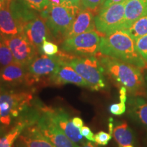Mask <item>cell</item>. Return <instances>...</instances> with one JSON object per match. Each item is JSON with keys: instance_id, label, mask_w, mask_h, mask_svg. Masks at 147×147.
<instances>
[{"instance_id": "cell-1", "label": "cell", "mask_w": 147, "mask_h": 147, "mask_svg": "<svg viewBox=\"0 0 147 147\" xmlns=\"http://www.w3.org/2000/svg\"><path fill=\"white\" fill-rule=\"evenodd\" d=\"M96 57L106 74L119 87L123 86L132 96H145L146 84L142 69L117 59L102 55Z\"/></svg>"}, {"instance_id": "cell-2", "label": "cell", "mask_w": 147, "mask_h": 147, "mask_svg": "<svg viewBox=\"0 0 147 147\" xmlns=\"http://www.w3.org/2000/svg\"><path fill=\"white\" fill-rule=\"evenodd\" d=\"M100 52L140 69L147 68L146 64L138 52L136 41L126 29H119L101 37Z\"/></svg>"}, {"instance_id": "cell-3", "label": "cell", "mask_w": 147, "mask_h": 147, "mask_svg": "<svg viewBox=\"0 0 147 147\" xmlns=\"http://www.w3.org/2000/svg\"><path fill=\"white\" fill-rule=\"evenodd\" d=\"M33 93L28 90L0 89V124L10 126L32 107Z\"/></svg>"}, {"instance_id": "cell-4", "label": "cell", "mask_w": 147, "mask_h": 147, "mask_svg": "<svg viewBox=\"0 0 147 147\" xmlns=\"http://www.w3.org/2000/svg\"><path fill=\"white\" fill-rule=\"evenodd\" d=\"M64 61H67V55L63 51L53 56L42 53L34 58L27 66L31 87L37 84H50L51 78Z\"/></svg>"}, {"instance_id": "cell-5", "label": "cell", "mask_w": 147, "mask_h": 147, "mask_svg": "<svg viewBox=\"0 0 147 147\" xmlns=\"http://www.w3.org/2000/svg\"><path fill=\"white\" fill-rule=\"evenodd\" d=\"M67 63L89 84L90 89L100 91L106 88L104 71L96 56H73Z\"/></svg>"}, {"instance_id": "cell-6", "label": "cell", "mask_w": 147, "mask_h": 147, "mask_svg": "<svg viewBox=\"0 0 147 147\" xmlns=\"http://www.w3.org/2000/svg\"><path fill=\"white\" fill-rule=\"evenodd\" d=\"M80 7L71 3H61L54 5L50 3V10L46 23L50 32L55 38H65L77 14Z\"/></svg>"}, {"instance_id": "cell-7", "label": "cell", "mask_w": 147, "mask_h": 147, "mask_svg": "<svg viewBox=\"0 0 147 147\" xmlns=\"http://www.w3.org/2000/svg\"><path fill=\"white\" fill-rule=\"evenodd\" d=\"M101 37L93 30L65 38L62 42V51L78 57L96 56L100 52Z\"/></svg>"}, {"instance_id": "cell-8", "label": "cell", "mask_w": 147, "mask_h": 147, "mask_svg": "<svg viewBox=\"0 0 147 147\" xmlns=\"http://www.w3.org/2000/svg\"><path fill=\"white\" fill-rule=\"evenodd\" d=\"M125 4V1L101 8L99 13L95 16L97 32L105 36L119 29H123Z\"/></svg>"}, {"instance_id": "cell-9", "label": "cell", "mask_w": 147, "mask_h": 147, "mask_svg": "<svg viewBox=\"0 0 147 147\" xmlns=\"http://www.w3.org/2000/svg\"><path fill=\"white\" fill-rule=\"evenodd\" d=\"M37 105L38 108H36L34 123L55 147H80L71 141L47 114L40 110L38 104Z\"/></svg>"}, {"instance_id": "cell-10", "label": "cell", "mask_w": 147, "mask_h": 147, "mask_svg": "<svg viewBox=\"0 0 147 147\" xmlns=\"http://www.w3.org/2000/svg\"><path fill=\"white\" fill-rule=\"evenodd\" d=\"M38 106L40 110L47 114L71 141L80 145L87 142L83 138L80 130L73 124L72 119L65 110L59 108L42 106V104H38Z\"/></svg>"}, {"instance_id": "cell-11", "label": "cell", "mask_w": 147, "mask_h": 147, "mask_svg": "<svg viewBox=\"0 0 147 147\" xmlns=\"http://www.w3.org/2000/svg\"><path fill=\"white\" fill-rule=\"evenodd\" d=\"M3 40L12 52L15 62L24 66L27 67L40 54L23 33Z\"/></svg>"}, {"instance_id": "cell-12", "label": "cell", "mask_w": 147, "mask_h": 147, "mask_svg": "<svg viewBox=\"0 0 147 147\" xmlns=\"http://www.w3.org/2000/svg\"><path fill=\"white\" fill-rule=\"evenodd\" d=\"M30 87L26 66L14 62L0 69V89Z\"/></svg>"}, {"instance_id": "cell-13", "label": "cell", "mask_w": 147, "mask_h": 147, "mask_svg": "<svg viewBox=\"0 0 147 147\" xmlns=\"http://www.w3.org/2000/svg\"><path fill=\"white\" fill-rule=\"evenodd\" d=\"M66 84H72L90 89L89 84L66 61H64L51 78L50 84L53 86H61Z\"/></svg>"}, {"instance_id": "cell-14", "label": "cell", "mask_w": 147, "mask_h": 147, "mask_svg": "<svg viewBox=\"0 0 147 147\" xmlns=\"http://www.w3.org/2000/svg\"><path fill=\"white\" fill-rule=\"evenodd\" d=\"M48 29L46 21L41 16L29 22L24 27L23 34L40 54H42L41 47L44 40L49 37Z\"/></svg>"}, {"instance_id": "cell-15", "label": "cell", "mask_w": 147, "mask_h": 147, "mask_svg": "<svg viewBox=\"0 0 147 147\" xmlns=\"http://www.w3.org/2000/svg\"><path fill=\"white\" fill-rule=\"evenodd\" d=\"M16 143L21 147H55L40 131L35 123L25 128Z\"/></svg>"}, {"instance_id": "cell-16", "label": "cell", "mask_w": 147, "mask_h": 147, "mask_svg": "<svg viewBox=\"0 0 147 147\" xmlns=\"http://www.w3.org/2000/svg\"><path fill=\"white\" fill-rule=\"evenodd\" d=\"M95 16L93 12L84 8L80 10L77 14L65 38L91 32L95 30Z\"/></svg>"}, {"instance_id": "cell-17", "label": "cell", "mask_w": 147, "mask_h": 147, "mask_svg": "<svg viewBox=\"0 0 147 147\" xmlns=\"http://www.w3.org/2000/svg\"><path fill=\"white\" fill-rule=\"evenodd\" d=\"M9 8L23 32L24 27L29 22L38 17L35 10L31 8L25 0H11Z\"/></svg>"}, {"instance_id": "cell-18", "label": "cell", "mask_w": 147, "mask_h": 147, "mask_svg": "<svg viewBox=\"0 0 147 147\" xmlns=\"http://www.w3.org/2000/svg\"><path fill=\"white\" fill-rule=\"evenodd\" d=\"M147 15V0H126L123 29H127L138 19Z\"/></svg>"}, {"instance_id": "cell-19", "label": "cell", "mask_w": 147, "mask_h": 147, "mask_svg": "<svg viewBox=\"0 0 147 147\" xmlns=\"http://www.w3.org/2000/svg\"><path fill=\"white\" fill-rule=\"evenodd\" d=\"M23 33L11 13L9 5H2L0 8V36L8 38Z\"/></svg>"}, {"instance_id": "cell-20", "label": "cell", "mask_w": 147, "mask_h": 147, "mask_svg": "<svg viewBox=\"0 0 147 147\" xmlns=\"http://www.w3.org/2000/svg\"><path fill=\"white\" fill-rule=\"evenodd\" d=\"M128 115L147 129V101L141 96H132L128 102Z\"/></svg>"}, {"instance_id": "cell-21", "label": "cell", "mask_w": 147, "mask_h": 147, "mask_svg": "<svg viewBox=\"0 0 147 147\" xmlns=\"http://www.w3.org/2000/svg\"><path fill=\"white\" fill-rule=\"evenodd\" d=\"M113 135L119 147L135 144L136 136L134 132L125 122L117 125L114 128Z\"/></svg>"}, {"instance_id": "cell-22", "label": "cell", "mask_w": 147, "mask_h": 147, "mask_svg": "<svg viewBox=\"0 0 147 147\" xmlns=\"http://www.w3.org/2000/svg\"><path fill=\"white\" fill-rule=\"evenodd\" d=\"M32 123L26 117H21L13 127L3 137L0 138V147H12L25 128Z\"/></svg>"}, {"instance_id": "cell-23", "label": "cell", "mask_w": 147, "mask_h": 147, "mask_svg": "<svg viewBox=\"0 0 147 147\" xmlns=\"http://www.w3.org/2000/svg\"><path fill=\"white\" fill-rule=\"evenodd\" d=\"M126 30L135 41L141 37L146 36L147 35V15L138 19Z\"/></svg>"}, {"instance_id": "cell-24", "label": "cell", "mask_w": 147, "mask_h": 147, "mask_svg": "<svg viewBox=\"0 0 147 147\" xmlns=\"http://www.w3.org/2000/svg\"><path fill=\"white\" fill-rule=\"evenodd\" d=\"M15 62L10 49L0 36V69Z\"/></svg>"}, {"instance_id": "cell-25", "label": "cell", "mask_w": 147, "mask_h": 147, "mask_svg": "<svg viewBox=\"0 0 147 147\" xmlns=\"http://www.w3.org/2000/svg\"><path fill=\"white\" fill-rule=\"evenodd\" d=\"M136 47L147 66V35L136 40Z\"/></svg>"}, {"instance_id": "cell-26", "label": "cell", "mask_w": 147, "mask_h": 147, "mask_svg": "<svg viewBox=\"0 0 147 147\" xmlns=\"http://www.w3.org/2000/svg\"><path fill=\"white\" fill-rule=\"evenodd\" d=\"M59 47L56 44L49 41L47 39L44 40L41 47L42 54H45L48 56H53L59 53Z\"/></svg>"}, {"instance_id": "cell-27", "label": "cell", "mask_w": 147, "mask_h": 147, "mask_svg": "<svg viewBox=\"0 0 147 147\" xmlns=\"http://www.w3.org/2000/svg\"><path fill=\"white\" fill-rule=\"evenodd\" d=\"M106 0H81V4L84 8L89 10H95L102 5Z\"/></svg>"}, {"instance_id": "cell-28", "label": "cell", "mask_w": 147, "mask_h": 147, "mask_svg": "<svg viewBox=\"0 0 147 147\" xmlns=\"http://www.w3.org/2000/svg\"><path fill=\"white\" fill-rule=\"evenodd\" d=\"M32 9L41 12L50 5L49 0H25Z\"/></svg>"}, {"instance_id": "cell-29", "label": "cell", "mask_w": 147, "mask_h": 147, "mask_svg": "<svg viewBox=\"0 0 147 147\" xmlns=\"http://www.w3.org/2000/svg\"><path fill=\"white\" fill-rule=\"evenodd\" d=\"M112 139V135L105 131H99L95 135V142L97 144L106 146L108 144L109 141Z\"/></svg>"}, {"instance_id": "cell-30", "label": "cell", "mask_w": 147, "mask_h": 147, "mask_svg": "<svg viewBox=\"0 0 147 147\" xmlns=\"http://www.w3.org/2000/svg\"><path fill=\"white\" fill-rule=\"evenodd\" d=\"M109 111L113 115L116 116H121L125 113L126 105L125 103L120 102L118 104H113L109 107Z\"/></svg>"}, {"instance_id": "cell-31", "label": "cell", "mask_w": 147, "mask_h": 147, "mask_svg": "<svg viewBox=\"0 0 147 147\" xmlns=\"http://www.w3.org/2000/svg\"><path fill=\"white\" fill-rule=\"evenodd\" d=\"M80 133H81L82 136L88 140L91 141V142H95V135L93 134V132L91 130L89 127L87 126H83L80 129Z\"/></svg>"}, {"instance_id": "cell-32", "label": "cell", "mask_w": 147, "mask_h": 147, "mask_svg": "<svg viewBox=\"0 0 147 147\" xmlns=\"http://www.w3.org/2000/svg\"><path fill=\"white\" fill-rule=\"evenodd\" d=\"M127 90L123 86L120 87V90H119V93H120V95H119V99H120V101L121 102L125 103L127 102Z\"/></svg>"}, {"instance_id": "cell-33", "label": "cell", "mask_w": 147, "mask_h": 147, "mask_svg": "<svg viewBox=\"0 0 147 147\" xmlns=\"http://www.w3.org/2000/svg\"><path fill=\"white\" fill-rule=\"evenodd\" d=\"M72 122L75 127H76L79 129L80 130V129L84 126L83 121H82V119L81 118H80V117H75L72 118Z\"/></svg>"}, {"instance_id": "cell-34", "label": "cell", "mask_w": 147, "mask_h": 147, "mask_svg": "<svg viewBox=\"0 0 147 147\" xmlns=\"http://www.w3.org/2000/svg\"><path fill=\"white\" fill-rule=\"evenodd\" d=\"M125 1H126V0H106L105 2L104 3V4L102 5V8H106V7L109 6L110 5L121 3Z\"/></svg>"}, {"instance_id": "cell-35", "label": "cell", "mask_w": 147, "mask_h": 147, "mask_svg": "<svg viewBox=\"0 0 147 147\" xmlns=\"http://www.w3.org/2000/svg\"><path fill=\"white\" fill-rule=\"evenodd\" d=\"M81 0H61V3H67L79 6Z\"/></svg>"}, {"instance_id": "cell-36", "label": "cell", "mask_w": 147, "mask_h": 147, "mask_svg": "<svg viewBox=\"0 0 147 147\" xmlns=\"http://www.w3.org/2000/svg\"><path fill=\"white\" fill-rule=\"evenodd\" d=\"M80 147H97L96 145L93 143H92L91 141L90 142H86L84 144L80 145Z\"/></svg>"}, {"instance_id": "cell-37", "label": "cell", "mask_w": 147, "mask_h": 147, "mask_svg": "<svg viewBox=\"0 0 147 147\" xmlns=\"http://www.w3.org/2000/svg\"><path fill=\"white\" fill-rule=\"evenodd\" d=\"M49 1L50 2L51 4L54 5H59L61 3V0H49Z\"/></svg>"}, {"instance_id": "cell-38", "label": "cell", "mask_w": 147, "mask_h": 147, "mask_svg": "<svg viewBox=\"0 0 147 147\" xmlns=\"http://www.w3.org/2000/svg\"><path fill=\"white\" fill-rule=\"evenodd\" d=\"M108 126H109V131H110V134H113V129H114V125H113V123H110L109 125H108Z\"/></svg>"}, {"instance_id": "cell-39", "label": "cell", "mask_w": 147, "mask_h": 147, "mask_svg": "<svg viewBox=\"0 0 147 147\" xmlns=\"http://www.w3.org/2000/svg\"><path fill=\"white\" fill-rule=\"evenodd\" d=\"M1 3H10L11 0H1Z\"/></svg>"}, {"instance_id": "cell-40", "label": "cell", "mask_w": 147, "mask_h": 147, "mask_svg": "<svg viewBox=\"0 0 147 147\" xmlns=\"http://www.w3.org/2000/svg\"><path fill=\"white\" fill-rule=\"evenodd\" d=\"M12 147H21V146H20L19 145H18L17 144H16V143H15V144H14V146Z\"/></svg>"}, {"instance_id": "cell-41", "label": "cell", "mask_w": 147, "mask_h": 147, "mask_svg": "<svg viewBox=\"0 0 147 147\" xmlns=\"http://www.w3.org/2000/svg\"><path fill=\"white\" fill-rule=\"evenodd\" d=\"M123 147H134V146H132L131 144H129V145H126V146H125Z\"/></svg>"}, {"instance_id": "cell-42", "label": "cell", "mask_w": 147, "mask_h": 147, "mask_svg": "<svg viewBox=\"0 0 147 147\" xmlns=\"http://www.w3.org/2000/svg\"><path fill=\"white\" fill-rule=\"evenodd\" d=\"M1 7H2V3H1V1L0 0V8H1Z\"/></svg>"}]
</instances>
